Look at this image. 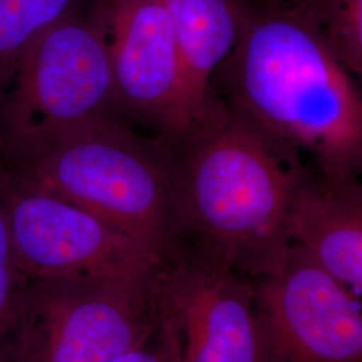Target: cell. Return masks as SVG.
I'll return each mask as SVG.
<instances>
[{
    "instance_id": "6da1fadb",
    "label": "cell",
    "mask_w": 362,
    "mask_h": 362,
    "mask_svg": "<svg viewBox=\"0 0 362 362\" xmlns=\"http://www.w3.org/2000/svg\"><path fill=\"white\" fill-rule=\"evenodd\" d=\"M181 243L248 278L275 270L290 246L287 209L302 155L230 101L173 148Z\"/></svg>"
},
{
    "instance_id": "4fadbf2b",
    "label": "cell",
    "mask_w": 362,
    "mask_h": 362,
    "mask_svg": "<svg viewBox=\"0 0 362 362\" xmlns=\"http://www.w3.org/2000/svg\"><path fill=\"white\" fill-rule=\"evenodd\" d=\"M350 74H362V0H298Z\"/></svg>"
},
{
    "instance_id": "277c9868",
    "label": "cell",
    "mask_w": 362,
    "mask_h": 362,
    "mask_svg": "<svg viewBox=\"0 0 362 362\" xmlns=\"http://www.w3.org/2000/svg\"><path fill=\"white\" fill-rule=\"evenodd\" d=\"M116 118L124 117L103 1L82 0L22 54L0 98V145L25 164L66 136Z\"/></svg>"
},
{
    "instance_id": "5b68a950",
    "label": "cell",
    "mask_w": 362,
    "mask_h": 362,
    "mask_svg": "<svg viewBox=\"0 0 362 362\" xmlns=\"http://www.w3.org/2000/svg\"><path fill=\"white\" fill-rule=\"evenodd\" d=\"M156 326L153 285L28 281L13 362H112Z\"/></svg>"
},
{
    "instance_id": "2e32d148",
    "label": "cell",
    "mask_w": 362,
    "mask_h": 362,
    "mask_svg": "<svg viewBox=\"0 0 362 362\" xmlns=\"http://www.w3.org/2000/svg\"><path fill=\"white\" fill-rule=\"evenodd\" d=\"M245 1H257V3H267V4H282V3H294L298 0H245Z\"/></svg>"
},
{
    "instance_id": "ba28073f",
    "label": "cell",
    "mask_w": 362,
    "mask_h": 362,
    "mask_svg": "<svg viewBox=\"0 0 362 362\" xmlns=\"http://www.w3.org/2000/svg\"><path fill=\"white\" fill-rule=\"evenodd\" d=\"M252 286L263 362H362L361 298L299 247Z\"/></svg>"
},
{
    "instance_id": "9a60e30c",
    "label": "cell",
    "mask_w": 362,
    "mask_h": 362,
    "mask_svg": "<svg viewBox=\"0 0 362 362\" xmlns=\"http://www.w3.org/2000/svg\"><path fill=\"white\" fill-rule=\"evenodd\" d=\"M112 362H176L156 326L153 334L141 345L128 350Z\"/></svg>"
},
{
    "instance_id": "3957f363",
    "label": "cell",
    "mask_w": 362,
    "mask_h": 362,
    "mask_svg": "<svg viewBox=\"0 0 362 362\" xmlns=\"http://www.w3.org/2000/svg\"><path fill=\"white\" fill-rule=\"evenodd\" d=\"M16 177L164 258L180 246L173 149L124 118L78 130L22 164Z\"/></svg>"
},
{
    "instance_id": "8fae6325",
    "label": "cell",
    "mask_w": 362,
    "mask_h": 362,
    "mask_svg": "<svg viewBox=\"0 0 362 362\" xmlns=\"http://www.w3.org/2000/svg\"><path fill=\"white\" fill-rule=\"evenodd\" d=\"M165 4L180 65L181 115L189 133L207 121L218 104L212 79L238 43L243 1L165 0Z\"/></svg>"
},
{
    "instance_id": "9c48e42d",
    "label": "cell",
    "mask_w": 362,
    "mask_h": 362,
    "mask_svg": "<svg viewBox=\"0 0 362 362\" xmlns=\"http://www.w3.org/2000/svg\"><path fill=\"white\" fill-rule=\"evenodd\" d=\"M122 117L175 146L187 136L180 65L165 0H101Z\"/></svg>"
},
{
    "instance_id": "30bf717a",
    "label": "cell",
    "mask_w": 362,
    "mask_h": 362,
    "mask_svg": "<svg viewBox=\"0 0 362 362\" xmlns=\"http://www.w3.org/2000/svg\"><path fill=\"white\" fill-rule=\"evenodd\" d=\"M290 245L305 251L353 296L362 299V185L309 168L287 209Z\"/></svg>"
},
{
    "instance_id": "8992f818",
    "label": "cell",
    "mask_w": 362,
    "mask_h": 362,
    "mask_svg": "<svg viewBox=\"0 0 362 362\" xmlns=\"http://www.w3.org/2000/svg\"><path fill=\"white\" fill-rule=\"evenodd\" d=\"M6 214L28 281L152 286L161 258L94 216L10 173Z\"/></svg>"
},
{
    "instance_id": "7a4b0ae2",
    "label": "cell",
    "mask_w": 362,
    "mask_h": 362,
    "mask_svg": "<svg viewBox=\"0 0 362 362\" xmlns=\"http://www.w3.org/2000/svg\"><path fill=\"white\" fill-rule=\"evenodd\" d=\"M243 1L233 54L221 65L227 101L309 155L325 176L362 169V100L322 34L290 3Z\"/></svg>"
},
{
    "instance_id": "5bb4252c",
    "label": "cell",
    "mask_w": 362,
    "mask_h": 362,
    "mask_svg": "<svg viewBox=\"0 0 362 362\" xmlns=\"http://www.w3.org/2000/svg\"><path fill=\"white\" fill-rule=\"evenodd\" d=\"M10 172L0 164V362H13V334L28 278L13 255L6 214Z\"/></svg>"
},
{
    "instance_id": "7c38bea8",
    "label": "cell",
    "mask_w": 362,
    "mask_h": 362,
    "mask_svg": "<svg viewBox=\"0 0 362 362\" xmlns=\"http://www.w3.org/2000/svg\"><path fill=\"white\" fill-rule=\"evenodd\" d=\"M82 0H0V98L28 43Z\"/></svg>"
},
{
    "instance_id": "52a82bcc",
    "label": "cell",
    "mask_w": 362,
    "mask_h": 362,
    "mask_svg": "<svg viewBox=\"0 0 362 362\" xmlns=\"http://www.w3.org/2000/svg\"><path fill=\"white\" fill-rule=\"evenodd\" d=\"M157 330L176 362H263L252 278L188 245L153 279Z\"/></svg>"
}]
</instances>
